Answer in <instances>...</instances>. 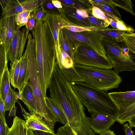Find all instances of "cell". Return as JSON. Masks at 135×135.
Returning a JSON list of instances; mask_svg holds the SVG:
<instances>
[{
	"mask_svg": "<svg viewBox=\"0 0 135 135\" xmlns=\"http://www.w3.org/2000/svg\"><path fill=\"white\" fill-rule=\"evenodd\" d=\"M43 0H11L5 9L2 11V17L16 15L23 11L35 9L41 5L45 1Z\"/></svg>",
	"mask_w": 135,
	"mask_h": 135,
	"instance_id": "7c38bea8",
	"label": "cell"
},
{
	"mask_svg": "<svg viewBox=\"0 0 135 135\" xmlns=\"http://www.w3.org/2000/svg\"><path fill=\"white\" fill-rule=\"evenodd\" d=\"M22 94L23 103L28 108L30 113L37 115V101L32 88L28 82L26 83Z\"/></svg>",
	"mask_w": 135,
	"mask_h": 135,
	"instance_id": "e0dca14e",
	"label": "cell"
},
{
	"mask_svg": "<svg viewBox=\"0 0 135 135\" xmlns=\"http://www.w3.org/2000/svg\"><path fill=\"white\" fill-rule=\"evenodd\" d=\"M92 11L91 15L94 17L109 24L108 17L99 8L93 5Z\"/></svg>",
	"mask_w": 135,
	"mask_h": 135,
	"instance_id": "1f68e13d",
	"label": "cell"
},
{
	"mask_svg": "<svg viewBox=\"0 0 135 135\" xmlns=\"http://www.w3.org/2000/svg\"><path fill=\"white\" fill-rule=\"evenodd\" d=\"M27 54V66L25 83L30 85L36 98L37 108V115L51 128L53 129L59 120L52 110L47 106L44 96L37 74L36 58L35 44L34 39L29 37L26 49Z\"/></svg>",
	"mask_w": 135,
	"mask_h": 135,
	"instance_id": "7a4b0ae2",
	"label": "cell"
},
{
	"mask_svg": "<svg viewBox=\"0 0 135 135\" xmlns=\"http://www.w3.org/2000/svg\"><path fill=\"white\" fill-rule=\"evenodd\" d=\"M16 15L1 17L0 20V44H4L8 52L15 32L19 27L16 20Z\"/></svg>",
	"mask_w": 135,
	"mask_h": 135,
	"instance_id": "8fae6325",
	"label": "cell"
},
{
	"mask_svg": "<svg viewBox=\"0 0 135 135\" xmlns=\"http://www.w3.org/2000/svg\"><path fill=\"white\" fill-rule=\"evenodd\" d=\"M27 135H35L33 130L32 129H28Z\"/></svg>",
	"mask_w": 135,
	"mask_h": 135,
	"instance_id": "db71d44e",
	"label": "cell"
},
{
	"mask_svg": "<svg viewBox=\"0 0 135 135\" xmlns=\"http://www.w3.org/2000/svg\"><path fill=\"white\" fill-rule=\"evenodd\" d=\"M9 128L6 122L0 116V135H8Z\"/></svg>",
	"mask_w": 135,
	"mask_h": 135,
	"instance_id": "ab89813d",
	"label": "cell"
},
{
	"mask_svg": "<svg viewBox=\"0 0 135 135\" xmlns=\"http://www.w3.org/2000/svg\"><path fill=\"white\" fill-rule=\"evenodd\" d=\"M132 128L128 123H127L124 125L123 128L126 135H133V132L132 131Z\"/></svg>",
	"mask_w": 135,
	"mask_h": 135,
	"instance_id": "b9f144b4",
	"label": "cell"
},
{
	"mask_svg": "<svg viewBox=\"0 0 135 135\" xmlns=\"http://www.w3.org/2000/svg\"><path fill=\"white\" fill-rule=\"evenodd\" d=\"M99 135H115V133L110 129H108L100 133Z\"/></svg>",
	"mask_w": 135,
	"mask_h": 135,
	"instance_id": "681fc988",
	"label": "cell"
},
{
	"mask_svg": "<svg viewBox=\"0 0 135 135\" xmlns=\"http://www.w3.org/2000/svg\"><path fill=\"white\" fill-rule=\"evenodd\" d=\"M31 31L35 42L37 74L42 90H47L56 63L54 40L46 22L36 23Z\"/></svg>",
	"mask_w": 135,
	"mask_h": 135,
	"instance_id": "6da1fadb",
	"label": "cell"
},
{
	"mask_svg": "<svg viewBox=\"0 0 135 135\" xmlns=\"http://www.w3.org/2000/svg\"><path fill=\"white\" fill-rule=\"evenodd\" d=\"M33 10L24 11L16 15V23L20 28L26 26L30 17L31 13Z\"/></svg>",
	"mask_w": 135,
	"mask_h": 135,
	"instance_id": "4dcf8cb0",
	"label": "cell"
},
{
	"mask_svg": "<svg viewBox=\"0 0 135 135\" xmlns=\"http://www.w3.org/2000/svg\"><path fill=\"white\" fill-rule=\"evenodd\" d=\"M63 29L68 36L76 41L81 45H85L91 47L100 56L108 58L106 56L102 43V37L96 31H86L75 32Z\"/></svg>",
	"mask_w": 135,
	"mask_h": 135,
	"instance_id": "52a82bcc",
	"label": "cell"
},
{
	"mask_svg": "<svg viewBox=\"0 0 135 135\" xmlns=\"http://www.w3.org/2000/svg\"><path fill=\"white\" fill-rule=\"evenodd\" d=\"M21 57L12 63L11 64L9 72L10 83L12 86L15 89L16 88L17 86Z\"/></svg>",
	"mask_w": 135,
	"mask_h": 135,
	"instance_id": "484cf974",
	"label": "cell"
},
{
	"mask_svg": "<svg viewBox=\"0 0 135 135\" xmlns=\"http://www.w3.org/2000/svg\"><path fill=\"white\" fill-rule=\"evenodd\" d=\"M15 92L14 90L10 88L3 102L5 111H9L15 103L18 102Z\"/></svg>",
	"mask_w": 135,
	"mask_h": 135,
	"instance_id": "4316f807",
	"label": "cell"
},
{
	"mask_svg": "<svg viewBox=\"0 0 135 135\" xmlns=\"http://www.w3.org/2000/svg\"><path fill=\"white\" fill-rule=\"evenodd\" d=\"M63 28L60 29L59 31V40L60 48L68 54L74 62V55L80 45L76 41L70 38Z\"/></svg>",
	"mask_w": 135,
	"mask_h": 135,
	"instance_id": "2e32d148",
	"label": "cell"
},
{
	"mask_svg": "<svg viewBox=\"0 0 135 135\" xmlns=\"http://www.w3.org/2000/svg\"><path fill=\"white\" fill-rule=\"evenodd\" d=\"M112 1L115 7L124 9L135 17V13L133 9V5L131 0H112Z\"/></svg>",
	"mask_w": 135,
	"mask_h": 135,
	"instance_id": "f1b7e54d",
	"label": "cell"
},
{
	"mask_svg": "<svg viewBox=\"0 0 135 135\" xmlns=\"http://www.w3.org/2000/svg\"><path fill=\"white\" fill-rule=\"evenodd\" d=\"M102 43L107 57L114 70L118 74L123 71H135V63L127 49L115 41L102 38Z\"/></svg>",
	"mask_w": 135,
	"mask_h": 135,
	"instance_id": "5b68a950",
	"label": "cell"
},
{
	"mask_svg": "<svg viewBox=\"0 0 135 135\" xmlns=\"http://www.w3.org/2000/svg\"><path fill=\"white\" fill-rule=\"evenodd\" d=\"M76 11L79 15L84 18H88L89 17V13L84 10L77 9Z\"/></svg>",
	"mask_w": 135,
	"mask_h": 135,
	"instance_id": "ee69618b",
	"label": "cell"
},
{
	"mask_svg": "<svg viewBox=\"0 0 135 135\" xmlns=\"http://www.w3.org/2000/svg\"><path fill=\"white\" fill-rule=\"evenodd\" d=\"M74 68L84 80V83L107 92L119 87L122 81L118 73L111 69L86 66L75 63Z\"/></svg>",
	"mask_w": 135,
	"mask_h": 135,
	"instance_id": "277c9868",
	"label": "cell"
},
{
	"mask_svg": "<svg viewBox=\"0 0 135 135\" xmlns=\"http://www.w3.org/2000/svg\"><path fill=\"white\" fill-rule=\"evenodd\" d=\"M28 130L25 121L16 116L8 135H27Z\"/></svg>",
	"mask_w": 135,
	"mask_h": 135,
	"instance_id": "ffe728a7",
	"label": "cell"
},
{
	"mask_svg": "<svg viewBox=\"0 0 135 135\" xmlns=\"http://www.w3.org/2000/svg\"><path fill=\"white\" fill-rule=\"evenodd\" d=\"M75 64L100 68L112 69V65L108 58L100 56L91 47L79 46L74 55Z\"/></svg>",
	"mask_w": 135,
	"mask_h": 135,
	"instance_id": "8992f818",
	"label": "cell"
},
{
	"mask_svg": "<svg viewBox=\"0 0 135 135\" xmlns=\"http://www.w3.org/2000/svg\"><path fill=\"white\" fill-rule=\"evenodd\" d=\"M33 12L36 19V23L43 20L46 13L42 5L36 8L33 10Z\"/></svg>",
	"mask_w": 135,
	"mask_h": 135,
	"instance_id": "8d00e7d4",
	"label": "cell"
},
{
	"mask_svg": "<svg viewBox=\"0 0 135 135\" xmlns=\"http://www.w3.org/2000/svg\"><path fill=\"white\" fill-rule=\"evenodd\" d=\"M62 8H58L59 14L66 23L67 26L84 27H95L89 21L88 18H84L76 12V8L62 6Z\"/></svg>",
	"mask_w": 135,
	"mask_h": 135,
	"instance_id": "9c48e42d",
	"label": "cell"
},
{
	"mask_svg": "<svg viewBox=\"0 0 135 135\" xmlns=\"http://www.w3.org/2000/svg\"><path fill=\"white\" fill-rule=\"evenodd\" d=\"M51 33L55 43L56 53V61L58 62L61 56V51L59 40V30L66 26L65 22L59 14L46 13L44 18Z\"/></svg>",
	"mask_w": 135,
	"mask_h": 135,
	"instance_id": "30bf717a",
	"label": "cell"
},
{
	"mask_svg": "<svg viewBox=\"0 0 135 135\" xmlns=\"http://www.w3.org/2000/svg\"><path fill=\"white\" fill-rule=\"evenodd\" d=\"M123 41L129 51L135 55V33L125 32L122 35Z\"/></svg>",
	"mask_w": 135,
	"mask_h": 135,
	"instance_id": "83f0119b",
	"label": "cell"
},
{
	"mask_svg": "<svg viewBox=\"0 0 135 135\" xmlns=\"http://www.w3.org/2000/svg\"><path fill=\"white\" fill-rule=\"evenodd\" d=\"M88 18L90 22L97 27L102 28L107 27L109 25V23L102 20L94 17L92 15L89 13Z\"/></svg>",
	"mask_w": 135,
	"mask_h": 135,
	"instance_id": "d590c367",
	"label": "cell"
},
{
	"mask_svg": "<svg viewBox=\"0 0 135 135\" xmlns=\"http://www.w3.org/2000/svg\"><path fill=\"white\" fill-rule=\"evenodd\" d=\"M7 53L5 46L4 44H0V78L4 70L7 66Z\"/></svg>",
	"mask_w": 135,
	"mask_h": 135,
	"instance_id": "f546056e",
	"label": "cell"
},
{
	"mask_svg": "<svg viewBox=\"0 0 135 135\" xmlns=\"http://www.w3.org/2000/svg\"><path fill=\"white\" fill-rule=\"evenodd\" d=\"M57 134V135H74L71 128L68 123L59 128Z\"/></svg>",
	"mask_w": 135,
	"mask_h": 135,
	"instance_id": "74e56055",
	"label": "cell"
},
{
	"mask_svg": "<svg viewBox=\"0 0 135 135\" xmlns=\"http://www.w3.org/2000/svg\"><path fill=\"white\" fill-rule=\"evenodd\" d=\"M108 93L117 107L118 111L128 107L135 102V90Z\"/></svg>",
	"mask_w": 135,
	"mask_h": 135,
	"instance_id": "9a60e30c",
	"label": "cell"
},
{
	"mask_svg": "<svg viewBox=\"0 0 135 135\" xmlns=\"http://www.w3.org/2000/svg\"><path fill=\"white\" fill-rule=\"evenodd\" d=\"M54 6L57 8H62V6L61 2L59 0H51Z\"/></svg>",
	"mask_w": 135,
	"mask_h": 135,
	"instance_id": "c3c4849f",
	"label": "cell"
},
{
	"mask_svg": "<svg viewBox=\"0 0 135 135\" xmlns=\"http://www.w3.org/2000/svg\"><path fill=\"white\" fill-rule=\"evenodd\" d=\"M5 112L3 102L1 97L0 96V116L2 117L4 121L6 122L5 119Z\"/></svg>",
	"mask_w": 135,
	"mask_h": 135,
	"instance_id": "60d3db41",
	"label": "cell"
},
{
	"mask_svg": "<svg viewBox=\"0 0 135 135\" xmlns=\"http://www.w3.org/2000/svg\"><path fill=\"white\" fill-rule=\"evenodd\" d=\"M33 131L35 135H57V134L55 133H52L38 130Z\"/></svg>",
	"mask_w": 135,
	"mask_h": 135,
	"instance_id": "f6af8a7d",
	"label": "cell"
},
{
	"mask_svg": "<svg viewBox=\"0 0 135 135\" xmlns=\"http://www.w3.org/2000/svg\"><path fill=\"white\" fill-rule=\"evenodd\" d=\"M117 28L119 30L132 33L135 31L134 29L131 26L126 25L122 20L118 19L115 20Z\"/></svg>",
	"mask_w": 135,
	"mask_h": 135,
	"instance_id": "836d02e7",
	"label": "cell"
},
{
	"mask_svg": "<svg viewBox=\"0 0 135 135\" xmlns=\"http://www.w3.org/2000/svg\"><path fill=\"white\" fill-rule=\"evenodd\" d=\"M15 94L16 98L18 99H19L21 100L23 102V95L22 93L19 92H17L15 91Z\"/></svg>",
	"mask_w": 135,
	"mask_h": 135,
	"instance_id": "f5cc1de1",
	"label": "cell"
},
{
	"mask_svg": "<svg viewBox=\"0 0 135 135\" xmlns=\"http://www.w3.org/2000/svg\"><path fill=\"white\" fill-rule=\"evenodd\" d=\"M64 27L67 30L73 32H79L86 31H97L99 29L96 27H84L72 26H67Z\"/></svg>",
	"mask_w": 135,
	"mask_h": 135,
	"instance_id": "e575fe53",
	"label": "cell"
},
{
	"mask_svg": "<svg viewBox=\"0 0 135 135\" xmlns=\"http://www.w3.org/2000/svg\"><path fill=\"white\" fill-rule=\"evenodd\" d=\"M9 72L7 66L4 69L0 78V96L4 102L11 87Z\"/></svg>",
	"mask_w": 135,
	"mask_h": 135,
	"instance_id": "7402d4cb",
	"label": "cell"
},
{
	"mask_svg": "<svg viewBox=\"0 0 135 135\" xmlns=\"http://www.w3.org/2000/svg\"><path fill=\"white\" fill-rule=\"evenodd\" d=\"M17 103L21 108L28 129L40 130L52 133H55L53 129L49 127L36 114L27 112L18 101Z\"/></svg>",
	"mask_w": 135,
	"mask_h": 135,
	"instance_id": "5bb4252c",
	"label": "cell"
},
{
	"mask_svg": "<svg viewBox=\"0 0 135 135\" xmlns=\"http://www.w3.org/2000/svg\"><path fill=\"white\" fill-rule=\"evenodd\" d=\"M96 31L102 38L113 40L119 42H123L122 35L127 32L117 29L107 27L99 28Z\"/></svg>",
	"mask_w": 135,
	"mask_h": 135,
	"instance_id": "ac0fdd59",
	"label": "cell"
},
{
	"mask_svg": "<svg viewBox=\"0 0 135 135\" xmlns=\"http://www.w3.org/2000/svg\"><path fill=\"white\" fill-rule=\"evenodd\" d=\"M129 126L131 127H135V115L132 117L128 121Z\"/></svg>",
	"mask_w": 135,
	"mask_h": 135,
	"instance_id": "816d5d0a",
	"label": "cell"
},
{
	"mask_svg": "<svg viewBox=\"0 0 135 135\" xmlns=\"http://www.w3.org/2000/svg\"><path fill=\"white\" fill-rule=\"evenodd\" d=\"M90 1L92 4L100 8L108 17L115 21L117 19L122 20L120 14L114 5L109 6L95 2L92 0Z\"/></svg>",
	"mask_w": 135,
	"mask_h": 135,
	"instance_id": "603a6c76",
	"label": "cell"
},
{
	"mask_svg": "<svg viewBox=\"0 0 135 135\" xmlns=\"http://www.w3.org/2000/svg\"><path fill=\"white\" fill-rule=\"evenodd\" d=\"M45 99L47 105L56 115L59 120V122L64 125L68 123L67 119L53 99L51 98L47 97H45Z\"/></svg>",
	"mask_w": 135,
	"mask_h": 135,
	"instance_id": "d4e9b609",
	"label": "cell"
},
{
	"mask_svg": "<svg viewBox=\"0 0 135 135\" xmlns=\"http://www.w3.org/2000/svg\"><path fill=\"white\" fill-rule=\"evenodd\" d=\"M10 1L11 0H0V3L1 5L2 11L5 9L9 4Z\"/></svg>",
	"mask_w": 135,
	"mask_h": 135,
	"instance_id": "bcb514c9",
	"label": "cell"
},
{
	"mask_svg": "<svg viewBox=\"0 0 135 135\" xmlns=\"http://www.w3.org/2000/svg\"><path fill=\"white\" fill-rule=\"evenodd\" d=\"M109 24L113 28L117 29V28L116 21L108 17Z\"/></svg>",
	"mask_w": 135,
	"mask_h": 135,
	"instance_id": "f907efd6",
	"label": "cell"
},
{
	"mask_svg": "<svg viewBox=\"0 0 135 135\" xmlns=\"http://www.w3.org/2000/svg\"><path fill=\"white\" fill-rule=\"evenodd\" d=\"M28 34L26 27H19L14 33L7 53L8 60L13 63L23 56Z\"/></svg>",
	"mask_w": 135,
	"mask_h": 135,
	"instance_id": "ba28073f",
	"label": "cell"
},
{
	"mask_svg": "<svg viewBox=\"0 0 135 135\" xmlns=\"http://www.w3.org/2000/svg\"><path fill=\"white\" fill-rule=\"evenodd\" d=\"M74 135H78L73 130Z\"/></svg>",
	"mask_w": 135,
	"mask_h": 135,
	"instance_id": "11a10c76",
	"label": "cell"
},
{
	"mask_svg": "<svg viewBox=\"0 0 135 135\" xmlns=\"http://www.w3.org/2000/svg\"><path fill=\"white\" fill-rule=\"evenodd\" d=\"M135 115V102L128 107L118 111L116 121L123 124Z\"/></svg>",
	"mask_w": 135,
	"mask_h": 135,
	"instance_id": "cb8c5ba5",
	"label": "cell"
},
{
	"mask_svg": "<svg viewBox=\"0 0 135 135\" xmlns=\"http://www.w3.org/2000/svg\"><path fill=\"white\" fill-rule=\"evenodd\" d=\"M16 110L17 107H16L15 105L9 110V113L8 116L9 117L12 116L15 117Z\"/></svg>",
	"mask_w": 135,
	"mask_h": 135,
	"instance_id": "7dc6e473",
	"label": "cell"
},
{
	"mask_svg": "<svg viewBox=\"0 0 135 135\" xmlns=\"http://www.w3.org/2000/svg\"><path fill=\"white\" fill-rule=\"evenodd\" d=\"M46 13L51 14H59L58 8L52 4L51 0H45L41 4Z\"/></svg>",
	"mask_w": 135,
	"mask_h": 135,
	"instance_id": "d6a6232c",
	"label": "cell"
},
{
	"mask_svg": "<svg viewBox=\"0 0 135 135\" xmlns=\"http://www.w3.org/2000/svg\"><path fill=\"white\" fill-rule=\"evenodd\" d=\"M27 66V54L25 50L21 57V60L18 78L16 88L19 92L22 93L23 90L25 86V80Z\"/></svg>",
	"mask_w": 135,
	"mask_h": 135,
	"instance_id": "d6986e66",
	"label": "cell"
},
{
	"mask_svg": "<svg viewBox=\"0 0 135 135\" xmlns=\"http://www.w3.org/2000/svg\"><path fill=\"white\" fill-rule=\"evenodd\" d=\"M90 114L92 117H86V119L90 128L97 133L109 129L116 121L113 118L96 111Z\"/></svg>",
	"mask_w": 135,
	"mask_h": 135,
	"instance_id": "4fadbf2b",
	"label": "cell"
},
{
	"mask_svg": "<svg viewBox=\"0 0 135 135\" xmlns=\"http://www.w3.org/2000/svg\"><path fill=\"white\" fill-rule=\"evenodd\" d=\"M92 1L94 2L103 4H105L109 6L114 5L112 1V0H93Z\"/></svg>",
	"mask_w": 135,
	"mask_h": 135,
	"instance_id": "7bdbcfd3",
	"label": "cell"
},
{
	"mask_svg": "<svg viewBox=\"0 0 135 135\" xmlns=\"http://www.w3.org/2000/svg\"><path fill=\"white\" fill-rule=\"evenodd\" d=\"M36 23V19L33 11L30 14V17L26 25L27 33L29 34L30 31H31L34 27Z\"/></svg>",
	"mask_w": 135,
	"mask_h": 135,
	"instance_id": "f35d334b",
	"label": "cell"
},
{
	"mask_svg": "<svg viewBox=\"0 0 135 135\" xmlns=\"http://www.w3.org/2000/svg\"><path fill=\"white\" fill-rule=\"evenodd\" d=\"M62 6L84 10L91 15L93 5L90 0H59Z\"/></svg>",
	"mask_w": 135,
	"mask_h": 135,
	"instance_id": "44dd1931",
	"label": "cell"
},
{
	"mask_svg": "<svg viewBox=\"0 0 135 135\" xmlns=\"http://www.w3.org/2000/svg\"><path fill=\"white\" fill-rule=\"evenodd\" d=\"M70 82L74 91L90 113L95 111L116 119L118 109L108 93L84 82Z\"/></svg>",
	"mask_w": 135,
	"mask_h": 135,
	"instance_id": "3957f363",
	"label": "cell"
}]
</instances>
